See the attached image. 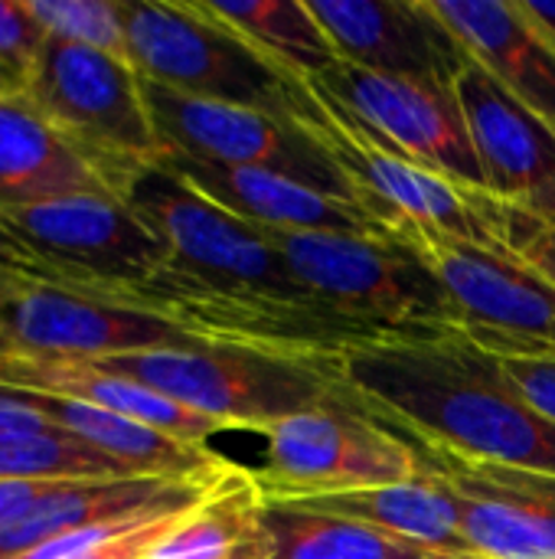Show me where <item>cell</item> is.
Segmentation results:
<instances>
[{"instance_id":"11","label":"cell","mask_w":555,"mask_h":559,"mask_svg":"<svg viewBox=\"0 0 555 559\" xmlns=\"http://www.w3.org/2000/svg\"><path fill=\"white\" fill-rule=\"evenodd\" d=\"M379 233L409 246L438 275L464 328L555 347V285L504 242L487 246L412 219H393Z\"/></svg>"},{"instance_id":"18","label":"cell","mask_w":555,"mask_h":559,"mask_svg":"<svg viewBox=\"0 0 555 559\" xmlns=\"http://www.w3.org/2000/svg\"><path fill=\"white\" fill-rule=\"evenodd\" d=\"M196 193L229 210L232 216L275 233H379V223L353 200L330 197L294 177L262 167H229L190 157H164Z\"/></svg>"},{"instance_id":"8","label":"cell","mask_w":555,"mask_h":559,"mask_svg":"<svg viewBox=\"0 0 555 559\" xmlns=\"http://www.w3.org/2000/svg\"><path fill=\"white\" fill-rule=\"evenodd\" d=\"M265 442V462L252 472L265 501L343 495L422 475L415 442L386 426L357 390L268 426Z\"/></svg>"},{"instance_id":"29","label":"cell","mask_w":555,"mask_h":559,"mask_svg":"<svg viewBox=\"0 0 555 559\" xmlns=\"http://www.w3.org/2000/svg\"><path fill=\"white\" fill-rule=\"evenodd\" d=\"M46 39H49L46 29L29 13L26 0H0V92L3 95L26 88V79Z\"/></svg>"},{"instance_id":"7","label":"cell","mask_w":555,"mask_h":559,"mask_svg":"<svg viewBox=\"0 0 555 559\" xmlns=\"http://www.w3.org/2000/svg\"><path fill=\"white\" fill-rule=\"evenodd\" d=\"M307 85V105L294 115V121L317 138V144L330 154V160L350 183L357 203L379 226L393 219H412L474 242L497 246V197H491L487 190L461 187L415 164L399 147H393L379 131L360 121L347 105L321 92L314 82Z\"/></svg>"},{"instance_id":"12","label":"cell","mask_w":555,"mask_h":559,"mask_svg":"<svg viewBox=\"0 0 555 559\" xmlns=\"http://www.w3.org/2000/svg\"><path fill=\"white\" fill-rule=\"evenodd\" d=\"M314 82L321 92L347 105L360 121L379 131L415 164L461 183L484 190L481 160L474 154L455 82H425L402 75H379L350 62H334Z\"/></svg>"},{"instance_id":"23","label":"cell","mask_w":555,"mask_h":559,"mask_svg":"<svg viewBox=\"0 0 555 559\" xmlns=\"http://www.w3.org/2000/svg\"><path fill=\"white\" fill-rule=\"evenodd\" d=\"M265 498L245 468H229L219 485L180 521L150 559H239L262 540Z\"/></svg>"},{"instance_id":"1","label":"cell","mask_w":555,"mask_h":559,"mask_svg":"<svg viewBox=\"0 0 555 559\" xmlns=\"http://www.w3.org/2000/svg\"><path fill=\"white\" fill-rule=\"evenodd\" d=\"M347 383L415 445L555 475V423L461 321L393 331L343 357Z\"/></svg>"},{"instance_id":"28","label":"cell","mask_w":555,"mask_h":559,"mask_svg":"<svg viewBox=\"0 0 555 559\" xmlns=\"http://www.w3.org/2000/svg\"><path fill=\"white\" fill-rule=\"evenodd\" d=\"M464 331L500 360L504 373L523 393V400L536 413H543L546 419L555 423V347L504 341V337H491V334H481V331H471V328H464Z\"/></svg>"},{"instance_id":"14","label":"cell","mask_w":555,"mask_h":559,"mask_svg":"<svg viewBox=\"0 0 555 559\" xmlns=\"http://www.w3.org/2000/svg\"><path fill=\"white\" fill-rule=\"evenodd\" d=\"M458 501L461 534L484 559H555V475L478 462L445 449L415 445Z\"/></svg>"},{"instance_id":"21","label":"cell","mask_w":555,"mask_h":559,"mask_svg":"<svg viewBox=\"0 0 555 559\" xmlns=\"http://www.w3.org/2000/svg\"><path fill=\"white\" fill-rule=\"evenodd\" d=\"M23 406L39 413L49 426L88 442L101 455L114 459L131 475H150V478H186V475H206L219 472L229 462L206 445H190L180 439H170L164 432H154L141 423H131L124 416H114L108 409L52 396V393H29V390H10Z\"/></svg>"},{"instance_id":"13","label":"cell","mask_w":555,"mask_h":559,"mask_svg":"<svg viewBox=\"0 0 555 559\" xmlns=\"http://www.w3.org/2000/svg\"><path fill=\"white\" fill-rule=\"evenodd\" d=\"M0 334L10 350L62 360H105L196 341L150 311L36 278H23L0 305Z\"/></svg>"},{"instance_id":"30","label":"cell","mask_w":555,"mask_h":559,"mask_svg":"<svg viewBox=\"0 0 555 559\" xmlns=\"http://www.w3.org/2000/svg\"><path fill=\"white\" fill-rule=\"evenodd\" d=\"M494 239L504 242L514 255H520L530 269H536L546 282L555 285V226L497 200L494 210Z\"/></svg>"},{"instance_id":"38","label":"cell","mask_w":555,"mask_h":559,"mask_svg":"<svg viewBox=\"0 0 555 559\" xmlns=\"http://www.w3.org/2000/svg\"><path fill=\"white\" fill-rule=\"evenodd\" d=\"M0 95H3V92H0Z\"/></svg>"},{"instance_id":"9","label":"cell","mask_w":555,"mask_h":559,"mask_svg":"<svg viewBox=\"0 0 555 559\" xmlns=\"http://www.w3.org/2000/svg\"><path fill=\"white\" fill-rule=\"evenodd\" d=\"M167 242L170 269L216 292L311 298L268 236L216 206L164 164L144 170L124 197Z\"/></svg>"},{"instance_id":"26","label":"cell","mask_w":555,"mask_h":559,"mask_svg":"<svg viewBox=\"0 0 555 559\" xmlns=\"http://www.w3.org/2000/svg\"><path fill=\"white\" fill-rule=\"evenodd\" d=\"M128 475L114 459L62 429L0 436V481H95Z\"/></svg>"},{"instance_id":"37","label":"cell","mask_w":555,"mask_h":559,"mask_svg":"<svg viewBox=\"0 0 555 559\" xmlns=\"http://www.w3.org/2000/svg\"><path fill=\"white\" fill-rule=\"evenodd\" d=\"M0 350H10V347H7V341H3V334H0Z\"/></svg>"},{"instance_id":"20","label":"cell","mask_w":555,"mask_h":559,"mask_svg":"<svg viewBox=\"0 0 555 559\" xmlns=\"http://www.w3.org/2000/svg\"><path fill=\"white\" fill-rule=\"evenodd\" d=\"M75 193H111L23 95H0V216Z\"/></svg>"},{"instance_id":"4","label":"cell","mask_w":555,"mask_h":559,"mask_svg":"<svg viewBox=\"0 0 555 559\" xmlns=\"http://www.w3.org/2000/svg\"><path fill=\"white\" fill-rule=\"evenodd\" d=\"M23 95L121 200L144 170L167 157L144 79L121 56L49 36Z\"/></svg>"},{"instance_id":"31","label":"cell","mask_w":555,"mask_h":559,"mask_svg":"<svg viewBox=\"0 0 555 559\" xmlns=\"http://www.w3.org/2000/svg\"><path fill=\"white\" fill-rule=\"evenodd\" d=\"M59 485H69V481H0V527L23 518L33 504H39Z\"/></svg>"},{"instance_id":"27","label":"cell","mask_w":555,"mask_h":559,"mask_svg":"<svg viewBox=\"0 0 555 559\" xmlns=\"http://www.w3.org/2000/svg\"><path fill=\"white\" fill-rule=\"evenodd\" d=\"M46 36L128 59L121 0H26Z\"/></svg>"},{"instance_id":"25","label":"cell","mask_w":555,"mask_h":559,"mask_svg":"<svg viewBox=\"0 0 555 559\" xmlns=\"http://www.w3.org/2000/svg\"><path fill=\"white\" fill-rule=\"evenodd\" d=\"M419 547L393 540L366 524L265 501L262 559H412Z\"/></svg>"},{"instance_id":"17","label":"cell","mask_w":555,"mask_h":559,"mask_svg":"<svg viewBox=\"0 0 555 559\" xmlns=\"http://www.w3.org/2000/svg\"><path fill=\"white\" fill-rule=\"evenodd\" d=\"M455 95L481 160L484 190L504 203H523L555 174V131L474 59L455 79Z\"/></svg>"},{"instance_id":"15","label":"cell","mask_w":555,"mask_h":559,"mask_svg":"<svg viewBox=\"0 0 555 559\" xmlns=\"http://www.w3.org/2000/svg\"><path fill=\"white\" fill-rule=\"evenodd\" d=\"M340 62L402 79L455 82L471 62L432 0H307Z\"/></svg>"},{"instance_id":"10","label":"cell","mask_w":555,"mask_h":559,"mask_svg":"<svg viewBox=\"0 0 555 559\" xmlns=\"http://www.w3.org/2000/svg\"><path fill=\"white\" fill-rule=\"evenodd\" d=\"M144 98L154 128L167 147V157L173 154L206 164L262 167L357 203L350 183L343 180L330 154L294 118L226 102L190 98L154 82H144Z\"/></svg>"},{"instance_id":"24","label":"cell","mask_w":555,"mask_h":559,"mask_svg":"<svg viewBox=\"0 0 555 559\" xmlns=\"http://www.w3.org/2000/svg\"><path fill=\"white\" fill-rule=\"evenodd\" d=\"M209 13L242 33L258 52L294 79H317L337 52L307 0H203Z\"/></svg>"},{"instance_id":"36","label":"cell","mask_w":555,"mask_h":559,"mask_svg":"<svg viewBox=\"0 0 555 559\" xmlns=\"http://www.w3.org/2000/svg\"><path fill=\"white\" fill-rule=\"evenodd\" d=\"M239 559H262V540H258V547H252L245 557H239Z\"/></svg>"},{"instance_id":"19","label":"cell","mask_w":555,"mask_h":559,"mask_svg":"<svg viewBox=\"0 0 555 559\" xmlns=\"http://www.w3.org/2000/svg\"><path fill=\"white\" fill-rule=\"evenodd\" d=\"M435 16L555 131V43L523 0H432Z\"/></svg>"},{"instance_id":"6","label":"cell","mask_w":555,"mask_h":559,"mask_svg":"<svg viewBox=\"0 0 555 559\" xmlns=\"http://www.w3.org/2000/svg\"><path fill=\"white\" fill-rule=\"evenodd\" d=\"M262 233L311 298L357 321L386 331L461 321L438 275L386 233Z\"/></svg>"},{"instance_id":"2","label":"cell","mask_w":555,"mask_h":559,"mask_svg":"<svg viewBox=\"0 0 555 559\" xmlns=\"http://www.w3.org/2000/svg\"><path fill=\"white\" fill-rule=\"evenodd\" d=\"M85 364L137 380L173 403L222 423L226 429L262 436L268 426L294 413L340 403L353 393L343 377V360H317L213 341Z\"/></svg>"},{"instance_id":"35","label":"cell","mask_w":555,"mask_h":559,"mask_svg":"<svg viewBox=\"0 0 555 559\" xmlns=\"http://www.w3.org/2000/svg\"><path fill=\"white\" fill-rule=\"evenodd\" d=\"M412 559H484L478 554H445V550H419Z\"/></svg>"},{"instance_id":"32","label":"cell","mask_w":555,"mask_h":559,"mask_svg":"<svg viewBox=\"0 0 555 559\" xmlns=\"http://www.w3.org/2000/svg\"><path fill=\"white\" fill-rule=\"evenodd\" d=\"M20 265H23V259H20V252H16V246L7 239V233L0 229V305L16 292V285L23 282V275H20Z\"/></svg>"},{"instance_id":"3","label":"cell","mask_w":555,"mask_h":559,"mask_svg":"<svg viewBox=\"0 0 555 559\" xmlns=\"http://www.w3.org/2000/svg\"><path fill=\"white\" fill-rule=\"evenodd\" d=\"M121 16L128 62L144 82L281 118H294L307 105V79L278 69L203 0H121Z\"/></svg>"},{"instance_id":"22","label":"cell","mask_w":555,"mask_h":559,"mask_svg":"<svg viewBox=\"0 0 555 559\" xmlns=\"http://www.w3.org/2000/svg\"><path fill=\"white\" fill-rule=\"evenodd\" d=\"M278 504H298L304 511L347 518L419 550L471 554L461 534V511H458L455 495L425 468L419 478L402 481V485H379V488H363V491L298 498V501H278Z\"/></svg>"},{"instance_id":"16","label":"cell","mask_w":555,"mask_h":559,"mask_svg":"<svg viewBox=\"0 0 555 559\" xmlns=\"http://www.w3.org/2000/svg\"><path fill=\"white\" fill-rule=\"evenodd\" d=\"M232 468V462L219 472L186 475V478H150V475H128V478H95V481H69L49 491L39 504H33L23 518L0 527V559H16L49 540L65 534L144 518L154 511H186L196 508L219 478Z\"/></svg>"},{"instance_id":"5","label":"cell","mask_w":555,"mask_h":559,"mask_svg":"<svg viewBox=\"0 0 555 559\" xmlns=\"http://www.w3.org/2000/svg\"><path fill=\"white\" fill-rule=\"evenodd\" d=\"M16 246L23 278L49 282L105 301L154 282L170 265L157 229L114 193H75L0 216Z\"/></svg>"},{"instance_id":"34","label":"cell","mask_w":555,"mask_h":559,"mask_svg":"<svg viewBox=\"0 0 555 559\" xmlns=\"http://www.w3.org/2000/svg\"><path fill=\"white\" fill-rule=\"evenodd\" d=\"M527 13L543 26V33L555 43V3H540V0H523Z\"/></svg>"},{"instance_id":"33","label":"cell","mask_w":555,"mask_h":559,"mask_svg":"<svg viewBox=\"0 0 555 559\" xmlns=\"http://www.w3.org/2000/svg\"><path fill=\"white\" fill-rule=\"evenodd\" d=\"M514 206H520V210H527V213H533V216H540V219L555 226V174L546 177L523 203H514Z\"/></svg>"}]
</instances>
